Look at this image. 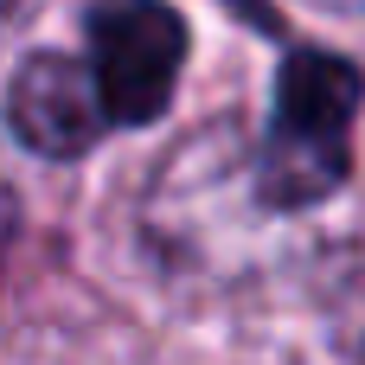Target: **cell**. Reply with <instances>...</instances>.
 <instances>
[{
  "label": "cell",
  "mask_w": 365,
  "mask_h": 365,
  "mask_svg": "<svg viewBox=\"0 0 365 365\" xmlns=\"http://www.w3.org/2000/svg\"><path fill=\"white\" fill-rule=\"evenodd\" d=\"M359 103H365L359 64L295 45L282 58L269 128L257 148V199L276 212H302V205H321L327 192H340L346 167H353Z\"/></svg>",
  "instance_id": "6da1fadb"
},
{
  "label": "cell",
  "mask_w": 365,
  "mask_h": 365,
  "mask_svg": "<svg viewBox=\"0 0 365 365\" xmlns=\"http://www.w3.org/2000/svg\"><path fill=\"white\" fill-rule=\"evenodd\" d=\"M90 38V83L109 122L148 128L167 115L180 64H186V19L167 0H96L83 19Z\"/></svg>",
  "instance_id": "7a4b0ae2"
},
{
  "label": "cell",
  "mask_w": 365,
  "mask_h": 365,
  "mask_svg": "<svg viewBox=\"0 0 365 365\" xmlns=\"http://www.w3.org/2000/svg\"><path fill=\"white\" fill-rule=\"evenodd\" d=\"M6 128L45 154V160H77L103 141L109 115L96 103V83L83 71V58H64V51H32L13 83H6Z\"/></svg>",
  "instance_id": "3957f363"
},
{
  "label": "cell",
  "mask_w": 365,
  "mask_h": 365,
  "mask_svg": "<svg viewBox=\"0 0 365 365\" xmlns=\"http://www.w3.org/2000/svg\"><path fill=\"white\" fill-rule=\"evenodd\" d=\"M38 13V0H0V32H13V26H26Z\"/></svg>",
  "instance_id": "277c9868"
},
{
  "label": "cell",
  "mask_w": 365,
  "mask_h": 365,
  "mask_svg": "<svg viewBox=\"0 0 365 365\" xmlns=\"http://www.w3.org/2000/svg\"><path fill=\"white\" fill-rule=\"evenodd\" d=\"M321 6H334V13H365V0H321Z\"/></svg>",
  "instance_id": "5b68a950"
}]
</instances>
